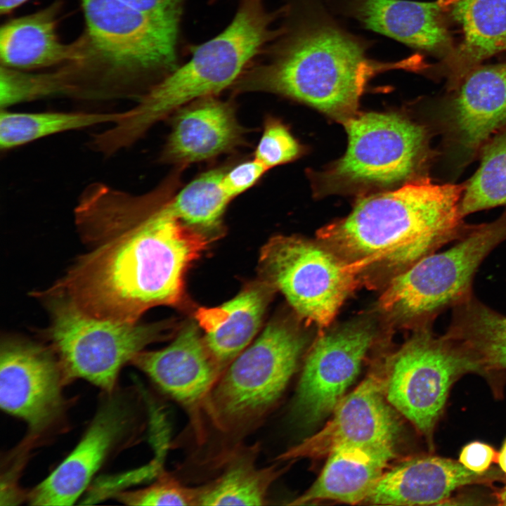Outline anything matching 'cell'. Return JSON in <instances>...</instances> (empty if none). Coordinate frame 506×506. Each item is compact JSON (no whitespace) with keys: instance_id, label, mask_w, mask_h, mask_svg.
<instances>
[{"instance_id":"1","label":"cell","mask_w":506,"mask_h":506,"mask_svg":"<svg viewBox=\"0 0 506 506\" xmlns=\"http://www.w3.org/2000/svg\"><path fill=\"white\" fill-rule=\"evenodd\" d=\"M174 193L167 181L142 194L90 184L74 211L89 250L50 292L87 316L117 322L136 323L151 308L178 304L186 271L209 240L169 210Z\"/></svg>"},{"instance_id":"2","label":"cell","mask_w":506,"mask_h":506,"mask_svg":"<svg viewBox=\"0 0 506 506\" xmlns=\"http://www.w3.org/2000/svg\"><path fill=\"white\" fill-rule=\"evenodd\" d=\"M279 34L233 84L236 92H267L306 103L344 124L370 79L413 71V56L394 62L367 55L368 44L342 28L320 0H290Z\"/></svg>"},{"instance_id":"3","label":"cell","mask_w":506,"mask_h":506,"mask_svg":"<svg viewBox=\"0 0 506 506\" xmlns=\"http://www.w3.org/2000/svg\"><path fill=\"white\" fill-rule=\"evenodd\" d=\"M465 185L424 177L363 197L350 214L319 231L320 238L365 268H408L469 233L460 202Z\"/></svg>"},{"instance_id":"4","label":"cell","mask_w":506,"mask_h":506,"mask_svg":"<svg viewBox=\"0 0 506 506\" xmlns=\"http://www.w3.org/2000/svg\"><path fill=\"white\" fill-rule=\"evenodd\" d=\"M303 337L281 320L269 323L226 368L212 388L194 434L207 460L219 464L264 423L294 375Z\"/></svg>"},{"instance_id":"5","label":"cell","mask_w":506,"mask_h":506,"mask_svg":"<svg viewBox=\"0 0 506 506\" xmlns=\"http://www.w3.org/2000/svg\"><path fill=\"white\" fill-rule=\"evenodd\" d=\"M267 11L261 0H242L231 24L197 46L191 58L151 85L126 109L122 134L137 142L157 122L198 99L236 82L256 56L279 34L273 22L284 13Z\"/></svg>"},{"instance_id":"6","label":"cell","mask_w":506,"mask_h":506,"mask_svg":"<svg viewBox=\"0 0 506 506\" xmlns=\"http://www.w3.org/2000/svg\"><path fill=\"white\" fill-rule=\"evenodd\" d=\"M96 101L134 98L145 78L170 70L178 30L119 0H80Z\"/></svg>"},{"instance_id":"7","label":"cell","mask_w":506,"mask_h":506,"mask_svg":"<svg viewBox=\"0 0 506 506\" xmlns=\"http://www.w3.org/2000/svg\"><path fill=\"white\" fill-rule=\"evenodd\" d=\"M345 154L322 174L331 190L387 188L427 177L440 153L425 123L391 112L356 113L344 124Z\"/></svg>"},{"instance_id":"8","label":"cell","mask_w":506,"mask_h":506,"mask_svg":"<svg viewBox=\"0 0 506 506\" xmlns=\"http://www.w3.org/2000/svg\"><path fill=\"white\" fill-rule=\"evenodd\" d=\"M46 299L51 324L45 332L67 382L82 379L110 393L123 366L149 344L167 337L169 323L117 322L87 316L60 296Z\"/></svg>"},{"instance_id":"9","label":"cell","mask_w":506,"mask_h":506,"mask_svg":"<svg viewBox=\"0 0 506 506\" xmlns=\"http://www.w3.org/2000/svg\"><path fill=\"white\" fill-rule=\"evenodd\" d=\"M506 240V210L480 224L450 249L429 254L394 277L379 299L387 313L408 321L429 320L473 294L476 272Z\"/></svg>"},{"instance_id":"10","label":"cell","mask_w":506,"mask_h":506,"mask_svg":"<svg viewBox=\"0 0 506 506\" xmlns=\"http://www.w3.org/2000/svg\"><path fill=\"white\" fill-rule=\"evenodd\" d=\"M429 103L425 124L441 137L439 181L455 182L506 125V63L479 65Z\"/></svg>"},{"instance_id":"11","label":"cell","mask_w":506,"mask_h":506,"mask_svg":"<svg viewBox=\"0 0 506 506\" xmlns=\"http://www.w3.org/2000/svg\"><path fill=\"white\" fill-rule=\"evenodd\" d=\"M385 395L432 444L452 385L468 372L486 375L460 345L421 327L384 364Z\"/></svg>"},{"instance_id":"12","label":"cell","mask_w":506,"mask_h":506,"mask_svg":"<svg viewBox=\"0 0 506 506\" xmlns=\"http://www.w3.org/2000/svg\"><path fill=\"white\" fill-rule=\"evenodd\" d=\"M264 280L283 293L303 319L328 325L357 284L363 270L325 249L293 236H275L263 247L259 259Z\"/></svg>"},{"instance_id":"13","label":"cell","mask_w":506,"mask_h":506,"mask_svg":"<svg viewBox=\"0 0 506 506\" xmlns=\"http://www.w3.org/2000/svg\"><path fill=\"white\" fill-rule=\"evenodd\" d=\"M78 444L27 500L32 505H72L113 455L134 444L143 429L141 396L135 390L104 393Z\"/></svg>"},{"instance_id":"14","label":"cell","mask_w":506,"mask_h":506,"mask_svg":"<svg viewBox=\"0 0 506 506\" xmlns=\"http://www.w3.org/2000/svg\"><path fill=\"white\" fill-rule=\"evenodd\" d=\"M66 381L60 361L49 345L21 337L2 339L0 346V406L22 420L34 440L63 422L67 402Z\"/></svg>"},{"instance_id":"15","label":"cell","mask_w":506,"mask_h":506,"mask_svg":"<svg viewBox=\"0 0 506 506\" xmlns=\"http://www.w3.org/2000/svg\"><path fill=\"white\" fill-rule=\"evenodd\" d=\"M375 334L370 325L353 323L320 337L306 358L292 408L302 425L332 413L357 377Z\"/></svg>"},{"instance_id":"16","label":"cell","mask_w":506,"mask_h":506,"mask_svg":"<svg viewBox=\"0 0 506 506\" xmlns=\"http://www.w3.org/2000/svg\"><path fill=\"white\" fill-rule=\"evenodd\" d=\"M385 395L384 365L370 374L332 411L317 433L278 457L280 460L320 458L341 447L395 446L401 424Z\"/></svg>"},{"instance_id":"17","label":"cell","mask_w":506,"mask_h":506,"mask_svg":"<svg viewBox=\"0 0 506 506\" xmlns=\"http://www.w3.org/2000/svg\"><path fill=\"white\" fill-rule=\"evenodd\" d=\"M131 363L186 410L189 432L198 426L208 396L223 372L193 321L186 323L167 346L143 350Z\"/></svg>"},{"instance_id":"18","label":"cell","mask_w":506,"mask_h":506,"mask_svg":"<svg viewBox=\"0 0 506 506\" xmlns=\"http://www.w3.org/2000/svg\"><path fill=\"white\" fill-rule=\"evenodd\" d=\"M452 1L337 0V5L365 27L441 61L456 45L448 13Z\"/></svg>"},{"instance_id":"19","label":"cell","mask_w":506,"mask_h":506,"mask_svg":"<svg viewBox=\"0 0 506 506\" xmlns=\"http://www.w3.org/2000/svg\"><path fill=\"white\" fill-rule=\"evenodd\" d=\"M501 472L495 469L479 474L451 459L417 456L386 469L363 502L384 505H441L456 489L492 482L502 476Z\"/></svg>"},{"instance_id":"20","label":"cell","mask_w":506,"mask_h":506,"mask_svg":"<svg viewBox=\"0 0 506 506\" xmlns=\"http://www.w3.org/2000/svg\"><path fill=\"white\" fill-rule=\"evenodd\" d=\"M450 23L461 39L446 59L428 64L424 74L446 80L445 90L455 87L485 60L506 51V0H453Z\"/></svg>"},{"instance_id":"21","label":"cell","mask_w":506,"mask_h":506,"mask_svg":"<svg viewBox=\"0 0 506 506\" xmlns=\"http://www.w3.org/2000/svg\"><path fill=\"white\" fill-rule=\"evenodd\" d=\"M177 112L160 157L163 162L185 166L207 160L231 151L244 141L230 101L211 96Z\"/></svg>"},{"instance_id":"22","label":"cell","mask_w":506,"mask_h":506,"mask_svg":"<svg viewBox=\"0 0 506 506\" xmlns=\"http://www.w3.org/2000/svg\"><path fill=\"white\" fill-rule=\"evenodd\" d=\"M60 8V3L55 1L37 12L2 25L1 65L28 71L84 60L88 48L84 32L68 44L63 42L58 36Z\"/></svg>"},{"instance_id":"23","label":"cell","mask_w":506,"mask_h":506,"mask_svg":"<svg viewBox=\"0 0 506 506\" xmlns=\"http://www.w3.org/2000/svg\"><path fill=\"white\" fill-rule=\"evenodd\" d=\"M272 286L254 282L229 301L197 310L195 319L203 340L223 370L253 341L270 301Z\"/></svg>"},{"instance_id":"24","label":"cell","mask_w":506,"mask_h":506,"mask_svg":"<svg viewBox=\"0 0 506 506\" xmlns=\"http://www.w3.org/2000/svg\"><path fill=\"white\" fill-rule=\"evenodd\" d=\"M327 456V462L313 485L288 505H301L318 500L351 505L364 502L396 456V449L395 446L341 447Z\"/></svg>"},{"instance_id":"25","label":"cell","mask_w":506,"mask_h":506,"mask_svg":"<svg viewBox=\"0 0 506 506\" xmlns=\"http://www.w3.org/2000/svg\"><path fill=\"white\" fill-rule=\"evenodd\" d=\"M259 444H245L219 467L218 476L199 486L200 505H264L275 480L286 469L278 465L259 467Z\"/></svg>"},{"instance_id":"26","label":"cell","mask_w":506,"mask_h":506,"mask_svg":"<svg viewBox=\"0 0 506 506\" xmlns=\"http://www.w3.org/2000/svg\"><path fill=\"white\" fill-rule=\"evenodd\" d=\"M453 309L444 335L465 349L486 374L506 370V316L474 294Z\"/></svg>"},{"instance_id":"27","label":"cell","mask_w":506,"mask_h":506,"mask_svg":"<svg viewBox=\"0 0 506 506\" xmlns=\"http://www.w3.org/2000/svg\"><path fill=\"white\" fill-rule=\"evenodd\" d=\"M0 148L7 151L55 134L119 121L124 112H13L1 109Z\"/></svg>"},{"instance_id":"28","label":"cell","mask_w":506,"mask_h":506,"mask_svg":"<svg viewBox=\"0 0 506 506\" xmlns=\"http://www.w3.org/2000/svg\"><path fill=\"white\" fill-rule=\"evenodd\" d=\"M224 169L207 171L190 181L167 201L172 214L187 226L205 234L221 226L232 200L223 188Z\"/></svg>"},{"instance_id":"29","label":"cell","mask_w":506,"mask_h":506,"mask_svg":"<svg viewBox=\"0 0 506 506\" xmlns=\"http://www.w3.org/2000/svg\"><path fill=\"white\" fill-rule=\"evenodd\" d=\"M478 159L476 171L463 182L460 207L463 217L506 206V125L485 143Z\"/></svg>"},{"instance_id":"30","label":"cell","mask_w":506,"mask_h":506,"mask_svg":"<svg viewBox=\"0 0 506 506\" xmlns=\"http://www.w3.org/2000/svg\"><path fill=\"white\" fill-rule=\"evenodd\" d=\"M115 495L118 501L129 505H200V487L183 484L163 468L150 485Z\"/></svg>"},{"instance_id":"31","label":"cell","mask_w":506,"mask_h":506,"mask_svg":"<svg viewBox=\"0 0 506 506\" xmlns=\"http://www.w3.org/2000/svg\"><path fill=\"white\" fill-rule=\"evenodd\" d=\"M301 152V146L280 119L270 116L266 118L254 159L269 169L293 161Z\"/></svg>"},{"instance_id":"32","label":"cell","mask_w":506,"mask_h":506,"mask_svg":"<svg viewBox=\"0 0 506 506\" xmlns=\"http://www.w3.org/2000/svg\"><path fill=\"white\" fill-rule=\"evenodd\" d=\"M268 169L254 158L225 171L221 184L226 194L234 198L253 186Z\"/></svg>"},{"instance_id":"33","label":"cell","mask_w":506,"mask_h":506,"mask_svg":"<svg viewBox=\"0 0 506 506\" xmlns=\"http://www.w3.org/2000/svg\"><path fill=\"white\" fill-rule=\"evenodd\" d=\"M155 21L178 30L183 0H119Z\"/></svg>"},{"instance_id":"34","label":"cell","mask_w":506,"mask_h":506,"mask_svg":"<svg viewBox=\"0 0 506 506\" xmlns=\"http://www.w3.org/2000/svg\"><path fill=\"white\" fill-rule=\"evenodd\" d=\"M497 452L491 445L479 441L466 444L460 450L458 462L469 470L483 474L497 462Z\"/></svg>"},{"instance_id":"35","label":"cell","mask_w":506,"mask_h":506,"mask_svg":"<svg viewBox=\"0 0 506 506\" xmlns=\"http://www.w3.org/2000/svg\"><path fill=\"white\" fill-rule=\"evenodd\" d=\"M28 0H0V13L6 15Z\"/></svg>"},{"instance_id":"36","label":"cell","mask_w":506,"mask_h":506,"mask_svg":"<svg viewBox=\"0 0 506 506\" xmlns=\"http://www.w3.org/2000/svg\"><path fill=\"white\" fill-rule=\"evenodd\" d=\"M497 463L499 465L502 472L506 474V439L498 453Z\"/></svg>"},{"instance_id":"37","label":"cell","mask_w":506,"mask_h":506,"mask_svg":"<svg viewBox=\"0 0 506 506\" xmlns=\"http://www.w3.org/2000/svg\"><path fill=\"white\" fill-rule=\"evenodd\" d=\"M494 496L498 505L506 506V484L497 490Z\"/></svg>"}]
</instances>
